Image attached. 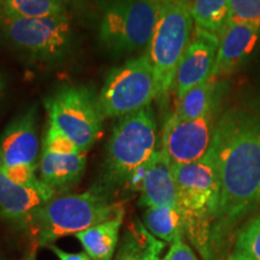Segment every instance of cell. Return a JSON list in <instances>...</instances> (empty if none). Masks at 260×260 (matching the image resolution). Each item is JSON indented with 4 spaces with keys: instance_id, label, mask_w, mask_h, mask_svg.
Masks as SVG:
<instances>
[{
    "instance_id": "6",
    "label": "cell",
    "mask_w": 260,
    "mask_h": 260,
    "mask_svg": "<svg viewBox=\"0 0 260 260\" xmlns=\"http://www.w3.org/2000/svg\"><path fill=\"white\" fill-rule=\"evenodd\" d=\"M159 95L157 77L147 54L110 71L98 98L104 118L125 117L149 106Z\"/></svg>"
},
{
    "instance_id": "19",
    "label": "cell",
    "mask_w": 260,
    "mask_h": 260,
    "mask_svg": "<svg viewBox=\"0 0 260 260\" xmlns=\"http://www.w3.org/2000/svg\"><path fill=\"white\" fill-rule=\"evenodd\" d=\"M144 225L152 235L172 243L183 237V217L177 209L171 207H147L144 213Z\"/></svg>"
},
{
    "instance_id": "32",
    "label": "cell",
    "mask_w": 260,
    "mask_h": 260,
    "mask_svg": "<svg viewBox=\"0 0 260 260\" xmlns=\"http://www.w3.org/2000/svg\"><path fill=\"white\" fill-rule=\"evenodd\" d=\"M3 86H4V84H3V80L2 77H0V96H2V93H3Z\"/></svg>"
},
{
    "instance_id": "11",
    "label": "cell",
    "mask_w": 260,
    "mask_h": 260,
    "mask_svg": "<svg viewBox=\"0 0 260 260\" xmlns=\"http://www.w3.org/2000/svg\"><path fill=\"white\" fill-rule=\"evenodd\" d=\"M54 191L46 184L22 186L0 171V218L27 226L35 212L53 198Z\"/></svg>"
},
{
    "instance_id": "4",
    "label": "cell",
    "mask_w": 260,
    "mask_h": 260,
    "mask_svg": "<svg viewBox=\"0 0 260 260\" xmlns=\"http://www.w3.org/2000/svg\"><path fill=\"white\" fill-rule=\"evenodd\" d=\"M193 23L190 4L184 0H160L158 21L147 52L157 77L159 95L174 84L178 65L191 41Z\"/></svg>"
},
{
    "instance_id": "28",
    "label": "cell",
    "mask_w": 260,
    "mask_h": 260,
    "mask_svg": "<svg viewBox=\"0 0 260 260\" xmlns=\"http://www.w3.org/2000/svg\"><path fill=\"white\" fill-rule=\"evenodd\" d=\"M252 107L253 112H255L256 115H258L260 117V94L258 96H256V99L254 100V103H252Z\"/></svg>"
},
{
    "instance_id": "8",
    "label": "cell",
    "mask_w": 260,
    "mask_h": 260,
    "mask_svg": "<svg viewBox=\"0 0 260 260\" xmlns=\"http://www.w3.org/2000/svg\"><path fill=\"white\" fill-rule=\"evenodd\" d=\"M0 31L12 46L42 60L63 56L71 42V24L67 15L50 18L0 15Z\"/></svg>"
},
{
    "instance_id": "18",
    "label": "cell",
    "mask_w": 260,
    "mask_h": 260,
    "mask_svg": "<svg viewBox=\"0 0 260 260\" xmlns=\"http://www.w3.org/2000/svg\"><path fill=\"white\" fill-rule=\"evenodd\" d=\"M217 96L216 77L194 87L178 99L176 115L181 119H198L213 111Z\"/></svg>"
},
{
    "instance_id": "1",
    "label": "cell",
    "mask_w": 260,
    "mask_h": 260,
    "mask_svg": "<svg viewBox=\"0 0 260 260\" xmlns=\"http://www.w3.org/2000/svg\"><path fill=\"white\" fill-rule=\"evenodd\" d=\"M212 153L219 178V203L213 223V253L230 228L260 206V117L233 109L214 128Z\"/></svg>"
},
{
    "instance_id": "25",
    "label": "cell",
    "mask_w": 260,
    "mask_h": 260,
    "mask_svg": "<svg viewBox=\"0 0 260 260\" xmlns=\"http://www.w3.org/2000/svg\"><path fill=\"white\" fill-rule=\"evenodd\" d=\"M37 165L32 164H19L15 167L0 168V171L5 175L9 180L22 186H39L42 182L35 176Z\"/></svg>"
},
{
    "instance_id": "16",
    "label": "cell",
    "mask_w": 260,
    "mask_h": 260,
    "mask_svg": "<svg viewBox=\"0 0 260 260\" xmlns=\"http://www.w3.org/2000/svg\"><path fill=\"white\" fill-rule=\"evenodd\" d=\"M122 222L123 216L117 217L75 235L90 260H112L119 241Z\"/></svg>"
},
{
    "instance_id": "24",
    "label": "cell",
    "mask_w": 260,
    "mask_h": 260,
    "mask_svg": "<svg viewBox=\"0 0 260 260\" xmlns=\"http://www.w3.org/2000/svg\"><path fill=\"white\" fill-rule=\"evenodd\" d=\"M44 149L56 154H77L82 151L75 145V142L65 133L57 126L50 124L45 135Z\"/></svg>"
},
{
    "instance_id": "33",
    "label": "cell",
    "mask_w": 260,
    "mask_h": 260,
    "mask_svg": "<svg viewBox=\"0 0 260 260\" xmlns=\"http://www.w3.org/2000/svg\"><path fill=\"white\" fill-rule=\"evenodd\" d=\"M6 2V0H0V8H2V5L4 4V3Z\"/></svg>"
},
{
    "instance_id": "7",
    "label": "cell",
    "mask_w": 260,
    "mask_h": 260,
    "mask_svg": "<svg viewBox=\"0 0 260 260\" xmlns=\"http://www.w3.org/2000/svg\"><path fill=\"white\" fill-rule=\"evenodd\" d=\"M50 124L57 126L87 152L100 138L104 116L98 99L83 87H64L46 100Z\"/></svg>"
},
{
    "instance_id": "9",
    "label": "cell",
    "mask_w": 260,
    "mask_h": 260,
    "mask_svg": "<svg viewBox=\"0 0 260 260\" xmlns=\"http://www.w3.org/2000/svg\"><path fill=\"white\" fill-rule=\"evenodd\" d=\"M214 128L213 111L198 119H181L174 113L162 129L161 149L172 165L200 160L209 153Z\"/></svg>"
},
{
    "instance_id": "3",
    "label": "cell",
    "mask_w": 260,
    "mask_h": 260,
    "mask_svg": "<svg viewBox=\"0 0 260 260\" xmlns=\"http://www.w3.org/2000/svg\"><path fill=\"white\" fill-rule=\"evenodd\" d=\"M155 147L157 122L151 106L122 117L107 144L99 193L129 186L135 172L157 152Z\"/></svg>"
},
{
    "instance_id": "26",
    "label": "cell",
    "mask_w": 260,
    "mask_h": 260,
    "mask_svg": "<svg viewBox=\"0 0 260 260\" xmlns=\"http://www.w3.org/2000/svg\"><path fill=\"white\" fill-rule=\"evenodd\" d=\"M162 260H199L193 249L183 241V237H178L171 243L167 255Z\"/></svg>"
},
{
    "instance_id": "2",
    "label": "cell",
    "mask_w": 260,
    "mask_h": 260,
    "mask_svg": "<svg viewBox=\"0 0 260 260\" xmlns=\"http://www.w3.org/2000/svg\"><path fill=\"white\" fill-rule=\"evenodd\" d=\"M124 214L121 204L112 203L99 191L52 198L42 205L29 223L35 246H51L63 236L76 235L98 224Z\"/></svg>"
},
{
    "instance_id": "30",
    "label": "cell",
    "mask_w": 260,
    "mask_h": 260,
    "mask_svg": "<svg viewBox=\"0 0 260 260\" xmlns=\"http://www.w3.org/2000/svg\"><path fill=\"white\" fill-rule=\"evenodd\" d=\"M228 260H252V259L247 258V256L240 254V253L234 252L233 254H230V256H229V258H228Z\"/></svg>"
},
{
    "instance_id": "15",
    "label": "cell",
    "mask_w": 260,
    "mask_h": 260,
    "mask_svg": "<svg viewBox=\"0 0 260 260\" xmlns=\"http://www.w3.org/2000/svg\"><path fill=\"white\" fill-rule=\"evenodd\" d=\"M86 164V152L77 154H56L44 149L39 162V180L53 191L68 189L79 183Z\"/></svg>"
},
{
    "instance_id": "21",
    "label": "cell",
    "mask_w": 260,
    "mask_h": 260,
    "mask_svg": "<svg viewBox=\"0 0 260 260\" xmlns=\"http://www.w3.org/2000/svg\"><path fill=\"white\" fill-rule=\"evenodd\" d=\"M0 15L16 18H50L67 15L63 0H6Z\"/></svg>"
},
{
    "instance_id": "35",
    "label": "cell",
    "mask_w": 260,
    "mask_h": 260,
    "mask_svg": "<svg viewBox=\"0 0 260 260\" xmlns=\"http://www.w3.org/2000/svg\"><path fill=\"white\" fill-rule=\"evenodd\" d=\"M0 260H2V259H0Z\"/></svg>"
},
{
    "instance_id": "34",
    "label": "cell",
    "mask_w": 260,
    "mask_h": 260,
    "mask_svg": "<svg viewBox=\"0 0 260 260\" xmlns=\"http://www.w3.org/2000/svg\"><path fill=\"white\" fill-rule=\"evenodd\" d=\"M184 2H187L188 4H190V3H191V0H184Z\"/></svg>"
},
{
    "instance_id": "12",
    "label": "cell",
    "mask_w": 260,
    "mask_h": 260,
    "mask_svg": "<svg viewBox=\"0 0 260 260\" xmlns=\"http://www.w3.org/2000/svg\"><path fill=\"white\" fill-rule=\"evenodd\" d=\"M39 138L34 109L18 116L0 136V168L19 164L37 165Z\"/></svg>"
},
{
    "instance_id": "13",
    "label": "cell",
    "mask_w": 260,
    "mask_h": 260,
    "mask_svg": "<svg viewBox=\"0 0 260 260\" xmlns=\"http://www.w3.org/2000/svg\"><path fill=\"white\" fill-rule=\"evenodd\" d=\"M260 40V29L247 24L228 23L219 37L213 77L232 74L251 57Z\"/></svg>"
},
{
    "instance_id": "5",
    "label": "cell",
    "mask_w": 260,
    "mask_h": 260,
    "mask_svg": "<svg viewBox=\"0 0 260 260\" xmlns=\"http://www.w3.org/2000/svg\"><path fill=\"white\" fill-rule=\"evenodd\" d=\"M160 0H105L99 39L112 54L148 46L158 21Z\"/></svg>"
},
{
    "instance_id": "23",
    "label": "cell",
    "mask_w": 260,
    "mask_h": 260,
    "mask_svg": "<svg viewBox=\"0 0 260 260\" xmlns=\"http://www.w3.org/2000/svg\"><path fill=\"white\" fill-rule=\"evenodd\" d=\"M234 252L252 260H260V216L247 224L239 234Z\"/></svg>"
},
{
    "instance_id": "29",
    "label": "cell",
    "mask_w": 260,
    "mask_h": 260,
    "mask_svg": "<svg viewBox=\"0 0 260 260\" xmlns=\"http://www.w3.org/2000/svg\"><path fill=\"white\" fill-rule=\"evenodd\" d=\"M24 260H37V246H32Z\"/></svg>"
},
{
    "instance_id": "17",
    "label": "cell",
    "mask_w": 260,
    "mask_h": 260,
    "mask_svg": "<svg viewBox=\"0 0 260 260\" xmlns=\"http://www.w3.org/2000/svg\"><path fill=\"white\" fill-rule=\"evenodd\" d=\"M162 248L164 243L155 240L144 224L135 222L125 232L113 260H160Z\"/></svg>"
},
{
    "instance_id": "31",
    "label": "cell",
    "mask_w": 260,
    "mask_h": 260,
    "mask_svg": "<svg viewBox=\"0 0 260 260\" xmlns=\"http://www.w3.org/2000/svg\"><path fill=\"white\" fill-rule=\"evenodd\" d=\"M65 4H77V3H81L82 0H63Z\"/></svg>"
},
{
    "instance_id": "14",
    "label": "cell",
    "mask_w": 260,
    "mask_h": 260,
    "mask_svg": "<svg viewBox=\"0 0 260 260\" xmlns=\"http://www.w3.org/2000/svg\"><path fill=\"white\" fill-rule=\"evenodd\" d=\"M141 205L146 207H171L178 210L177 189L172 164L162 149L155 152L146 164L141 186Z\"/></svg>"
},
{
    "instance_id": "22",
    "label": "cell",
    "mask_w": 260,
    "mask_h": 260,
    "mask_svg": "<svg viewBox=\"0 0 260 260\" xmlns=\"http://www.w3.org/2000/svg\"><path fill=\"white\" fill-rule=\"evenodd\" d=\"M228 23L247 24L260 29V0H230Z\"/></svg>"
},
{
    "instance_id": "27",
    "label": "cell",
    "mask_w": 260,
    "mask_h": 260,
    "mask_svg": "<svg viewBox=\"0 0 260 260\" xmlns=\"http://www.w3.org/2000/svg\"><path fill=\"white\" fill-rule=\"evenodd\" d=\"M50 247V249L52 252L54 253L58 256V259L59 260H90V258L88 255H87V253H68V252H64L63 249H60L59 247L57 246H48Z\"/></svg>"
},
{
    "instance_id": "20",
    "label": "cell",
    "mask_w": 260,
    "mask_h": 260,
    "mask_svg": "<svg viewBox=\"0 0 260 260\" xmlns=\"http://www.w3.org/2000/svg\"><path fill=\"white\" fill-rule=\"evenodd\" d=\"M230 0H191L190 14L197 27L220 37L229 18Z\"/></svg>"
},
{
    "instance_id": "10",
    "label": "cell",
    "mask_w": 260,
    "mask_h": 260,
    "mask_svg": "<svg viewBox=\"0 0 260 260\" xmlns=\"http://www.w3.org/2000/svg\"><path fill=\"white\" fill-rule=\"evenodd\" d=\"M218 45V37L195 25L193 39L182 57L172 84L178 99L212 76Z\"/></svg>"
}]
</instances>
